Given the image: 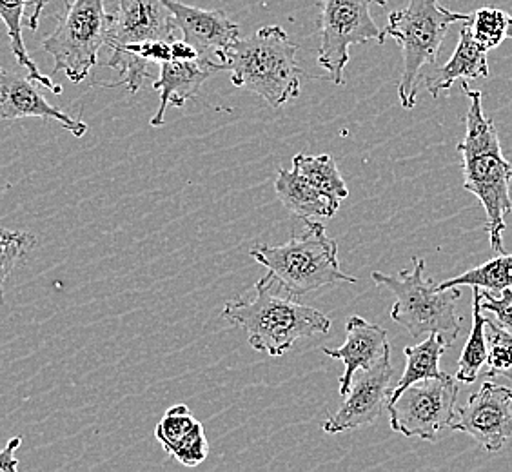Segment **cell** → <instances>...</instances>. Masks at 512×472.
<instances>
[{"instance_id": "obj_33", "label": "cell", "mask_w": 512, "mask_h": 472, "mask_svg": "<svg viewBox=\"0 0 512 472\" xmlns=\"http://www.w3.org/2000/svg\"><path fill=\"white\" fill-rule=\"evenodd\" d=\"M376 4H380V6H385V4H387V0H376Z\"/></svg>"}, {"instance_id": "obj_10", "label": "cell", "mask_w": 512, "mask_h": 472, "mask_svg": "<svg viewBox=\"0 0 512 472\" xmlns=\"http://www.w3.org/2000/svg\"><path fill=\"white\" fill-rule=\"evenodd\" d=\"M453 431L469 434L487 453L502 451L512 436V389L485 382L456 409Z\"/></svg>"}, {"instance_id": "obj_16", "label": "cell", "mask_w": 512, "mask_h": 472, "mask_svg": "<svg viewBox=\"0 0 512 472\" xmlns=\"http://www.w3.org/2000/svg\"><path fill=\"white\" fill-rule=\"evenodd\" d=\"M222 71L217 64L204 60H168L160 64V75L153 80V89L160 93V106L151 118V126L160 128L169 106L182 109L189 99H195L206 80Z\"/></svg>"}, {"instance_id": "obj_5", "label": "cell", "mask_w": 512, "mask_h": 472, "mask_svg": "<svg viewBox=\"0 0 512 472\" xmlns=\"http://www.w3.org/2000/svg\"><path fill=\"white\" fill-rule=\"evenodd\" d=\"M469 19L471 15L449 11L438 0H409L405 8L389 15L384 35L400 44L404 57V71L398 84V97L404 109L416 106L422 69L436 66L449 28L454 22Z\"/></svg>"}, {"instance_id": "obj_28", "label": "cell", "mask_w": 512, "mask_h": 472, "mask_svg": "<svg viewBox=\"0 0 512 472\" xmlns=\"http://www.w3.org/2000/svg\"><path fill=\"white\" fill-rule=\"evenodd\" d=\"M168 454L186 467H197L200 463L206 462L209 443L204 433V425L198 423L197 427L182 442L177 443Z\"/></svg>"}, {"instance_id": "obj_27", "label": "cell", "mask_w": 512, "mask_h": 472, "mask_svg": "<svg viewBox=\"0 0 512 472\" xmlns=\"http://www.w3.org/2000/svg\"><path fill=\"white\" fill-rule=\"evenodd\" d=\"M198 420L189 411L188 405H175L164 414V418L158 422L155 436L162 443L164 451L169 453L177 443L182 442L195 427Z\"/></svg>"}, {"instance_id": "obj_31", "label": "cell", "mask_w": 512, "mask_h": 472, "mask_svg": "<svg viewBox=\"0 0 512 472\" xmlns=\"http://www.w3.org/2000/svg\"><path fill=\"white\" fill-rule=\"evenodd\" d=\"M171 55L175 60H197L198 53L188 40H177L171 44Z\"/></svg>"}, {"instance_id": "obj_8", "label": "cell", "mask_w": 512, "mask_h": 472, "mask_svg": "<svg viewBox=\"0 0 512 472\" xmlns=\"http://www.w3.org/2000/svg\"><path fill=\"white\" fill-rule=\"evenodd\" d=\"M458 398V380L444 373L405 387L387 404L394 433L436 443L442 434L453 431Z\"/></svg>"}, {"instance_id": "obj_34", "label": "cell", "mask_w": 512, "mask_h": 472, "mask_svg": "<svg viewBox=\"0 0 512 472\" xmlns=\"http://www.w3.org/2000/svg\"><path fill=\"white\" fill-rule=\"evenodd\" d=\"M0 71H2V66H0Z\"/></svg>"}, {"instance_id": "obj_22", "label": "cell", "mask_w": 512, "mask_h": 472, "mask_svg": "<svg viewBox=\"0 0 512 472\" xmlns=\"http://www.w3.org/2000/svg\"><path fill=\"white\" fill-rule=\"evenodd\" d=\"M460 286L478 287L483 291H489L491 295H500L503 289L512 287V253H500V256L485 262L482 266L469 269L463 275L454 276L442 284H436L440 291Z\"/></svg>"}, {"instance_id": "obj_32", "label": "cell", "mask_w": 512, "mask_h": 472, "mask_svg": "<svg viewBox=\"0 0 512 472\" xmlns=\"http://www.w3.org/2000/svg\"><path fill=\"white\" fill-rule=\"evenodd\" d=\"M51 0H33V13L30 15V19L26 22V26L30 28L31 31L37 30L39 28L40 15H42V11L48 8V4H50Z\"/></svg>"}, {"instance_id": "obj_12", "label": "cell", "mask_w": 512, "mask_h": 472, "mask_svg": "<svg viewBox=\"0 0 512 472\" xmlns=\"http://www.w3.org/2000/svg\"><path fill=\"white\" fill-rule=\"evenodd\" d=\"M391 356H385L375 367L362 371L349 393L345 394L344 404L331 418L325 420L322 429L327 434L353 431L362 425L376 422L387 407L391 396L393 380Z\"/></svg>"}, {"instance_id": "obj_25", "label": "cell", "mask_w": 512, "mask_h": 472, "mask_svg": "<svg viewBox=\"0 0 512 472\" xmlns=\"http://www.w3.org/2000/svg\"><path fill=\"white\" fill-rule=\"evenodd\" d=\"M485 338H487V371L489 378L507 376L512 380V333L496 324L493 318L485 320Z\"/></svg>"}, {"instance_id": "obj_13", "label": "cell", "mask_w": 512, "mask_h": 472, "mask_svg": "<svg viewBox=\"0 0 512 472\" xmlns=\"http://www.w3.org/2000/svg\"><path fill=\"white\" fill-rule=\"evenodd\" d=\"M177 24L162 0H119L109 13L106 46L115 50L126 44L146 40H171Z\"/></svg>"}, {"instance_id": "obj_26", "label": "cell", "mask_w": 512, "mask_h": 472, "mask_svg": "<svg viewBox=\"0 0 512 472\" xmlns=\"http://www.w3.org/2000/svg\"><path fill=\"white\" fill-rule=\"evenodd\" d=\"M35 246V236L0 226V305L4 304V284L22 256Z\"/></svg>"}, {"instance_id": "obj_24", "label": "cell", "mask_w": 512, "mask_h": 472, "mask_svg": "<svg viewBox=\"0 0 512 472\" xmlns=\"http://www.w3.org/2000/svg\"><path fill=\"white\" fill-rule=\"evenodd\" d=\"M467 24L474 40L487 51L498 48L503 40L512 39V15L502 8H480L474 11Z\"/></svg>"}, {"instance_id": "obj_35", "label": "cell", "mask_w": 512, "mask_h": 472, "mask_svg": "<svg viewBox=\"0 0 512 472\" xmlns=\"http://www.w3.org/2000/svg\"><path fill=\"white\" fill-rule=\"evenodd\" d=\"M375 2H376V0H375Z\"/></svg>"}, {"instance_id": "obj_1", "label": "cell", "mask_w": 512, "mask_h": 472, "mask_svg": "<svg viewBox=\"0 0 512 472\" xmlns=\"http://www.w3.org/2000/svg\"><path fill=\"white\" fill-rule=\"evenodd\" d=\"M462 89L469 99L465 137L458 144L463 187L482 202L491 247L496 253H503L505 217L512 211V164L503 157L500 135L493 120L483 113L482 91L469 88L467 80H463Z\"/></svg>"}, {"instance_id": "obj_14", "label": "cell", "mask_w": 512, "mask_h": 472, "mask_svg": "<svg viewBox=\"0 0 512 472\" xmlns=\"http://www.w3.org/2000/svg\"><path fill=\"white\" fill-rule=\"evenodd\" d=\"M345 331V342L338 349L322 347V353L344 364L345 371L340 376L342 396L349 393L358 371H367L382 362L385 356H391V344L382 325L371 324L362 316L355 315L347 320Z\"/></svg>"}, {"instance_id": "obj_17", "label": "cell", "mask_w": 512, "mask_h": 472, "mask_svg": "<svg viewBox=\"0 0 512 472\" xmlns=\"http://www.w3.org/2000/svg\"><path fill=\"white\" fill-rule=\"evenodd\" d=\"M489 79V60L487 50L474 40L467 20L463 22L460 30V40L454 50L451 60L422 75L425 89L433 95L434 99L440 97L442 91L453 88L456 80Z\"/></svg>"}, {"instance_id": "obj_3", "label": "cell", "mask_w": 512, "mask_h": 472, "mask_svg": "<svg viewBox=\"0 0 512 472\" xmlns=\"http://www.w3.org/2000/svg\"><path fill=\"white\" fill-rule=\"evenodd\" d=\"M298 46L280 26H266L233 44L224 71L235 88L249 89L271 108H282L300 95L302 68L296 62Z\"/></svg>"}, {"instance_id": "obj_18", "label": "cell", "mask_w": 512, "mask_h": 472, "mask_svg": "<svg viewBox=\"0 0 512 472\" xmlns=\"http://www.w3.org/2000/svg\"><path fill=\"white\" fill-rule=\"evenodd\" d=\"M275 191L282 206L296 217L333 218L340 207V200L320 193L298 169H280L275 180Z\"/></svg>"}, {"instance_id": "obj_23", "label": "cell", "mask_w": 512, "mask_h": 472, "mask_svg": "<svg viewBox=\"0 0 512 472\" xmlns=\"http://www.w3.org/2000/svg\"><path fill=\"white\" fill-rule=\"evenodd\" d=\"M293 168L298 169L302 177L307 178L320 193H324L327 197L335 198L340 202L349 197V189L345 186L344 177L336 166L335 158L331 155L324 153V155L309 157L304 153H298L293 158Z\"/></svg>"}, {"instance_id": "obj_19", "label": "cell", "mask_w": 512, "mask_h": 472, "mask_svg": "<svg viewBox=\"0 0 512 472\" xmlns=\"http://www.w3.org/2000/svg\"><path fill=\"white\" fill-rule=\"evenodd\" d=\"M451 345L453 344L449 340H445L444 336L433 333L424 342L411 345V347H405L404 354L407 364H405L404 374H402L400 382L394 385V389L391 391L389 402L394 400L409 385L422 382V380H427V378L442 376L444 371L440 369V360H442V356H444L445 351Z\"/></svg>"}, {"instance_id": "obj_11", "label": "cell", "mask_w": 512, "mask_h": 472, "mask_svg": "<svg viewBox=\"0 0 512 472\" xmlns=\"http://www.w3.org/2000/svg\"><path fill=\"white\" fill-rule=\"evenodd\" d=\"M166 4L184 40L197 50L198 59L217 64L224 71L227 55L240 39V28L224 11L202 10L177 0H162Z\"/></svg>"}, {"instance_id": "obj_6", "label": "cell", "mask_w": 512, "mask_h": 472, "mask_svg": "<svg viewBox=\"0 0 512 472\" xmlns=\"http://www.w3.org/2000/svg\"><path fill=\"white\" fill-rule=\"evenodd\" d=\"M424 258H413V271H400V275H385L373 271L376 286H384L396 296L391 318L402 325L413 338L424 335H442L454 344L460 335L462 316L456 311L460 289L449 287L440 291L433 278H425Z\"/></svg>"}, {"instance_id": "obj_7", "label": "cell", "mask_w": 512, "mask_h": 472, "mask_svg": "<svg viewBox=\"0 0 512 472\" xmlns=\"http://www.w3.org/2000/svg\"><path fill=\"white\" fill-rule=\"evenodd\" d=\"M109 13L104 0H71L50 37L42 42L53 57V73H64L80 84L97 66L108 40Z\"/></svg>"}, {"instance_id": "obj_29", "label": "cell", "mask_w": 512, "mask_h": 472, "mask_svg": "<svg viewBox=\"0 0 512 472\" xmlns=\"http://www.w3.org/2000/svg\"><path fill=\"white\" fill-rule=\"evenodd\" d=\"M480 307L494 316L496 324L512 333V287L503 289L500 295L480 289Z\"/></svg>"}, {"instance_id": "obj_30", "label": "cell", "mask_w": 512, "mask_h": 472, "mask_svg": "<svg viewBox=\"0 0 512 472\" xmlns=\"http://www.w3.org/2000/svg\"><path fill=\"white\" fill-rule=\"evenodd\" d=\"M20 445H22V436H15L0 451V471L15 472L19 469V460L15 458V451L19 449Z\"/></svg>"}, {"instance_id": "obj_15", "label": "cell", "mask_w": 512, "mask_h": 472, "mask_svg": "<svg viewBox=\"0 0 512 472\" xmlns=\"http://www.w3.org/2000/svg\"><path fill=\"white\" fill-rule=\"evenodd\" d=\"M37 82L30 77H19L15 73L0 71V118L17 120V118L37 117L44 120H57L62 128L68 129L75 137L82 138L88 133V124L82 120L69 117L62 109L50 104L40 93Z\"/></svg>"}, {"instance_id": "obj_21", "label": "cell", "mask_w": 512, "mask_h": 472, "mask_svg": "<svg viewBox=\"0 0 512 472\" xmlns=\"http://www.w3.org/2000/svg\"><path fill=\"white\" fill-rule=\"evenodd\" d=\"M485 320L487 316L483 315V309L480 307V289L473 287V327L463 347L456 371V380L460 384H474L487 362L489 347L485 338Z\"/></svg>"}, {"instance_id": "obj_4", "label": "cell", "mask_w": 512, "mask_h": 472, "mask_svg": "<svg viewBox=\"0 0 512 472\" xmlns=\"http://www.w3.org/2000/svg\"><path fill=\"white\" fill-rule=\"evenodd\" d=\"M306 233L293 236L282 246H258L249 255L266 267L287 295L298 298L336 282L358 284V278L345 275L338 260V244L325 233V227L311 218L304 220Z\"/></svg>"}, {"instance_id": "obj_9", "label": "cell", "mask_w": 512, "mask_h": 472, "mask_svg": "<svg viewBox=\"0 0 512 472\" xmlns=\"http://www.w3.org/2000/svg\"><path fill=\"white\" fill-rule=\"evenodd\" d=\"M371 2L373 0H322L320 4L318 64L338 86L344 84L351 46L369 40L384 44V31L376 26L369 11Z\"/></svg>"}, {"instance_id": "obj_2", "label": "cell", "mask_w": 512, "mask_h": 472, "mask_svg": "<svg viewBox=\"0 0 512 472\" xmlns=\"http://www.w3.org/2000/svg\"><path fill=\"white\" fill-rule=\"evenodd\" d=\"M280 291L282 287L267 273L256 282L255 295L233 298L222 311L229 324L246 331L255 351L275 358L284 356L298 340L325 335L331 329L329 316Z\"/></svg>"}, {"instance_id": "obj_20", "label": "cell", "mask_w": 512, "mask_h": 472, "mask_svg": "<svg viewBox=\"0 0 512 472\" xmlns=\"http://www.w3.org/2000/svg\"><path fill=\"white\" fill-rule=\"evenodd\" d=\"M28 4H33V0H0V19L6 24L8 30V37H10V48L15 55V59L19 62V66L28 71V77L33 82L40 84L42 88L50 89L51 93L60 95L62 93V86H57L53 80L44 75L37 64L31 60L24 40H22V17H24V10L28 8Z\"/></svg>"}]
</instances>
